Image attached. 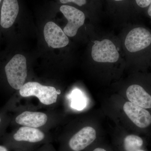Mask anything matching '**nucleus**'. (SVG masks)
<instances>
[{"mask_svg":"<svg viewBox=\"0 0 151 151\" xmlns=\"http://www.w3.org/2000/svg\"><path fill=\"white\" fill-rule=\"evenodd\" d=\"M5 70L9 85L16 90L21 89L27 75L26 58L16 55L6 65Z\"/></svg>","mask_w":151,"mask_h":151,"instance_id":"1","label":"nucleus"},{"mask_svg":"<svg viewBox=\"0 0 151 151\" xmlns=\"http://www.w3.org/2000/svg\"><path fill=\"white\" fill-rule=\"evenodd\" d=\"M19 94L23 97L35 96L44 105H50L56 103L58 94L60 90L53 86H44L37 82H28L24 84L20 89Z\"/></svg>","mask_w":151,"mask_h":151,"instance_id":"2","label":"nucleus"},{"mask_svg":"<svg viewBox=\"0 0 151 151\" xmlns=\"http://www.w3.org/2000/svg\"><path fill=\"white\" fill-rule=\"evenodd\" d=\"M125 45L132 53L150 51L151 48V32L146 28L137 27L133 29L127 36Z\"/></svg>","mask_w":151,"mask_h":151,"instance_id":"3","label":"nucleus"},{"mask_svg":"<svg viewBox=\"0 0 151 151\" xmlns=\"http://www.w3.org/2000/svg\"><path fill=\"white\" fill-rule=\"evenodd\" d=\"M91 54L93 60L98 63H113L117 62L119 58L115 45L108 39L101 41H95L92 47Z\"/></svg>","mask_w":151,"mask_h":151,"instance_id":"4","label":"nucleus"},{"mask_svg":"<svg viewBox=\"0 0 151 151\" xmlns=\"http://www.w3.org/2000/svg\"><path fill=\"white\" fill-rule=\"evenodd\" d=\"M97 138L95 129L92 127H85L69 139L66 147L69 151H81L92 145Z\"/></svg>","mask_w":151,"mask_h":151,"instance_id":"5","label":"nucleus"},{"mask_svg":"<svg viewBox=\"0 0 151 151\" xmlns=\"http://www.w3.org/2000/svg\"><path fill=\"white\" fill-rule=\"evenodd\" d=\"M60 10L68 21L63 29V32L67 36H75L78 29L84 24L85 17L84 13L74 7L68 5L61 6Z\"/></svg>","mask_w":151,"mask_h":151,"instance_id":"6","label":"nucleus"},{"mask_svg":"<svg viewBox=\"0 0 151 151\" xmlns=\"http://www.w3.org/2000/svg\"><path fill=\"white\" fill-rule=\"evenodd\" d=\"M123 109L126 115L137 127L144 129L151 125V114L147 109L130 102L124 103Z\"/></svg>","mask_w":151,"mask_h":151,"instance_id":"7","label":"nucleus"},{"mask_svg":"<svg viewBox=\"0 0 151 151\" xmlns=\"http://www.w3.org/2000/svg\"><path fill=\"white\" fill-rule=\"evenodd\" d=\"M44 35L50 47L59 48L64 47L69 43V39L61 28L52 22L47 23L44 28Z\"/></svg>","mask_w":151,"mask_h":151,"instance_id":"8","label":"nucleus"},{"mask_svg":"<svg viewBox=\"0 0 151 151\" xmlns=\"http://www.w3.org/2000/svg\"><path fill=\"white\" fill-rule=\"evenodd\" d=\"M45 136L41 130L35 128L27 127H21L12 137V142L15 144L25 143L34 145L44 140Z\"/></svg>","mask_w":151,"mask_h":151,"instance_id":"9","label":"nucleus"},{"mask_svg":"<svg viewBox=\"0 0 151 151\" xmlns=\"http://www.w3.org/2000/svg\"><path fill=\"white\" fill-rule=\"evenodd\" d=\"M129 102L145 109H151V94L140 84H134L126 92Z\"/></svg>","mask_w":151,"mask_h":151,"instance_id":"10","label":"nucleus"},{"mask_svg":"<svg viewBox=\"0 0 151 151\" xmlns=\"http://www.w3.org/2000/svg\"><path fill=\"white\" fill-rule=\"evenodd\" d=\"M19 12L17 0H4L0 22L2 27L5 29L10 27L15 21Z\"/></svg>","mask_w":151,"mask_h":151,"instance_id":"11","label":"nucleus"},{"mask_svg":"<svg viewBox=\"0 0 151 151\" xmlns=\"http://www.w3.org/2000/svg\"><path fill=\"white\" fill-rule=\"evenodd\" d=\"M47 120V116L45 113L25 111L17 116L16 122L17 124L24 127L36 128L44 125Z\"/></svg>","mask_w":151,"mask_h":151,"instance_id":"12","label":"nucleus"},{"mask_svg":"<svg viewBox=\"0 0 151 151\" xmlns=\"http://www.w3.org/2000/svg\"><path fill=\"white\" fill-rule=\"evenodd\" d=\"M119 147L122 151H147L145 143L142 137L136 134H128L120 141Z\"/></svg>","mask_w":151,"mask_h":151,"instance_id":"13","label":"nucleus"},{"mask_svg":"<svg viewBox=\"0 0 151 151\" xmlns=\"http://www.w3.org/2000/svg\"><path fill=\"white\" fill-rule=\"evenodd\" d=\"M74 94V99L72 101V106L73 108L78 110H82L84 108L85 103L83 97L80 95L78 90H76Z\"/></svg>","mask_w":151,"mask_h":151,"instance_id":"14","label":"nucleus"},{"mask_svg":"<svg viewBox=\"0 0 151 151\" xmlns=\"http://www.w3.org/2000/svg\"><path fill=\"white\" fill-rule=\"evenodd\" d=\"M60 1L62 4L73 3L80 6L84 5L86 3V0H60Z\"/></svg>","mask_w":151,"mask_h":151,"instance_id":"15","label":"nucleus"},{"mask_svg":"<svg viewBox=\"0 0 151 151\" xmlns=\"http://www.w3.org/2000/svg\"><path fill=\"white\" fill-rule=\"evenodd\" d=\"M135 1L138 6L143 9L148 7L151 4V0H135Z\"/></svg>","mask_w":151,"mask_h":151,"instance_id":"16","label":"nucleus"},{"mask_svg":"<svg viewBox=\"0 0 151 151\" xmlns=\"http://www.w3.org/2000/svg\"><path fill=\"white\" fill-rule=\"evenodd\" d=\"M90 151H110L108 149L105 148L104 147H97L94 148L93 150Z\"/></svg>","mask_w":151,"mask_h":151,"instance_id":"17","label":"nucleus"},{"mask_svg":"<svg viewBox=\"0 0 151 151\" xmlns=\"http://www.w3.org/2000/svg\"><path fill=\"white\" fill-rule=\"evenodd\" d=\"M0 151H9L7 147L0 145Z\"/></svg>","mask_w":151,"mask_h":151,"instance_id":"18","label":"nucleus"},{"mask_svg":"<svg viewBox=\"0 0 151 151\" xmlns=\"http://www.w3.org/2000/svg\"><path fill=\"white\" fill-rule=\"evenodd\" d=\"M147 13L148 14L150 18L151 19V4H150L148 7V9Z\"/></svg>","mask_w":151,"mask_h":151,"instance_id":"19","label":"nucleus"},{"mask_svg":"<svg viewBox=\"0 0 151 151\" xmlns=\"http://www.w3.org/2000/svg\"><path fill=\"white\" fill-rule=\"evenodd\" d=\"M114 1H123L124 0H114Z\"/></svg>","mask_w":151,"mask_h":151,"instance_id":"20","label":"nucleus"},{"mask_svg":"<svg viewBox=\"0 0 151 151\" xmlns=\"http://www.w3.org/2000/svg\"><path fill=\"white\" fill-rule=\"evenodd\" d=\"M1 118H0V123H1Z\"/></svg>","mask_w":151,"mask_h":151,"instance_id":"21","label":"nucleus"},{"mask_svg":"<svg viewBox=\"0 0 151 151\" xmlns=\"http://www.w3.org/2000/svg\"><path fill=\"white\" fill-rule=\"evenodd\" d=\"M1 0H0V3H1Z\"/></svg>","mask_w":151,"mask_h":151,"instance_id":"22","label":"nucleus"}]
</instances>
